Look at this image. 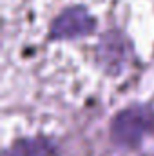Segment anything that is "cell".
<instances>
[{
    "mask_svg": "<svg viewBox=\"0 0 154 156\" xmlns=\"http://www.w3.org/2000/svg\"><path fill=\"white\" fill-rule=\"evenodd\" d=\"M5 156H54V147L45 138H22L11 145Z\"/></svg>",
    "mask_w": 154,
    "mask_h": 156,
    "instance_id": "cell-3",
    "label": "cell"
},
{
    "mask_svg": "<svg viewBox=\"0 0 154 156\" xmlns=\"http://www.w3.org/2000/svg\"><path fill=\"white\" fill-rule=\"evenodd\" d=\"M154 131V111L149 105H132L121 109L111 123L113 142L121 147H136L145 134Z\"/></svg>",
    "mask_w": 154,
    "mask_h": 156,
    "instance_id": "cell-1",
    "label": "cell"
},
{
    "mask_svg": "<svg viewBox=\"0 0 154 156\" xmlns=\"http://www.w3.org/2000/svg\"><path fill=\"white\" fill-rule=\"evenodd\" d=\"M98 20L87 5H67L49 24L47 37L53 42H69L93 35Z\"/></svg>",
    "mask_w": 154,
    "mask_h": 156,
    "instance_id": "cell-2",
    "label": "cell"
}]
</instances>
